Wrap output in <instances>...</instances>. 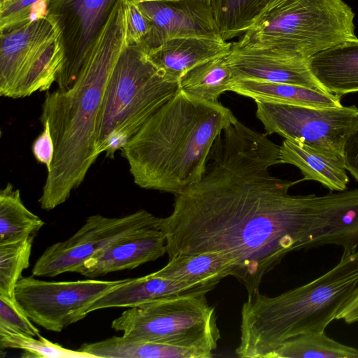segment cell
Returning a JSON list of instances; mask_svg holds the SVG:
<instances>
[{"instance_id":"9a60e30c","label":"cell","mask_w":358,"mask_h":358,"mask_svg":"<svg viewBox=\"0 0 358 358\" xmlns=\"http://www.w3.org/2000/svg\"><path fill=\"white\" fill-rule=\"evenodd\" d=\"M166 253V243L159 228H152L112 243L95 252L76 273L90 278L133 269Z\"/></svg>"},{"instance_id":"7402d4cb","label":"cell","mask_w":358,"mask_h":358,"mask_svg":"<svg viewBox=\"0 0 358 358\" xmlns=\"http://www.w3.org/2000/svg\"><path fill=\"white\" fill-rule=\"evenodd\" d=\"M235 268L229 256L211 252L169 259L165 266L151 275L189 284L219 283L225 277L234 276Z\"/></svg>"},{"instance_id":"44dd1931","label":"cell","mask_w":358,"mask_h":358,"mask_svg":"<svg viewBox=\"0 0 358 358\" xmlns=\"http://www.w3.org/2000/svg\"><path fill=\"white\" fill-rule=\"evenodd\" d=\"M231 91L255 101L316 108L343 106L340 98L333 94L291 84L242 80L235 82Z\"/></svg>"},{"instance_id":"d6a6232c","label":"cell","mask_w":358,"mask_h":358,"mask_svg":"<svg viewBox=\"0 0 358 358\" xmlns=\"http://www.w3.org/2000/svg\"><path fill=\"white\" fill-rule=\"evenodd\" d=\"M343 159L346 170L358 180V129L345 142Z\"/></svg>"},{"instance_id":"d6986e66","label":"cell","mask_w":358,"mask_h":358,"mask_svg":"<svg viewBox=\"0 0 358 358\" xmlns=\"http://www.w3.org/2000/svg\"><path fill=\"white\" fill-rule=\"evenodd\" d=\"M281 164L299 168L303 180H313L332 191H344L349 181L343 157L329 155L306 143L285 139L280 146Z\"/></svg>"},{"instance_id":"cb8c5ba5","label":"cell","mask_w":358,"mask_h":358,"mask_svg":"<svg viewBox=\"0 0 358 358\" xmlns=\"http://www.w3.org/2000/svg\"><path fill=\"white\" fill-rule=\"evenodd\" d=\"M268 358H358V350L334 341L324 331H310L286 340Z\"/></svg>"},{"instance_id":"8992f818","label":"cell","mask_w":358,"mask_h":358,"mask_svg":"<svg viewBox=\"0 0 358 358\" xmlns=\"http://www.w3.org/2000/svg\"><path fill=\"white\" fill-rule=\"evenodd\" d=\"M139 45L128 44L108 78L98 120L96 152L106 141L124 148L145 122L178 92Z\"/></svg>"},{"instance_id":"6da1fadb","label":"cell","mask_w":358,"mask_h":358,"mask_svg":"<svg viewBox=\"0 0 358 358\" xmlns=\"http://www.w3.org/2000/svg\"><path fill=\"white\" fill-rule=\"evenodd\" d=\"M202 178L175 195L160 219L169 259L220 252L235 264L248 295L289 252L328 245L357 189L324 196L291 195L303 181L268 169L281 164L280 146L238 120L215 140Z\"/></svg>"},{"instance_id":"1f68e13d","label":"cell","mask_w":358,"mask_h":358,"mask_svg":"<svg viewBox=\"0 0 358 358\" xmlns=\"http://www.w3.org/2000/svg\"><path fill=\"white\" fill-rule=\"evenodd\" d=\"M43 130L32 144V152L35 159L46 166L48 171L51 169L54 158L55 146L48 120L41 122Z\"/></svg>"},{"instance_id":"5bb4252c","label":"cell","mask_w":358,"mask_h":358,"mask_svg":"<svg viewBox=\"0 0 358 358\" xmlns=\"http://www.w3.org/2000/svg\"><path fill=\"white\" fill-rule=\"evenodd\" d=\"M226 57L236 82L251 80L285 83L327 92L311 74L308 59L270 49L238 46L234 43Z\"/></svg>"},{"instance_id":"7c38bea8","label":"cell","mask_w":358,"mask_h":358,"mask_svg":"<svg viewBox=\"0 0 358 358\" xmlns=\"http://www.w3.org/2000/svg\"><path fill=\"white\" fill-rule=\"evenodd\" d=\"M117 0H49L48 15L59 27L65 52L59 89L74 82L94 39Z\"/></svg>"},{"instance_id":"484cf974","label":"cell","mask_w":358,"mask_h":358,"mask_svg":"<svg viewBox=\"0 0 358 358\" xmlns=\"http://www.w3.org/2000/svg\"><path fill=\"white\" fill-rule=\"evenodd\" d=\"M272 0H212L220 38L226 41L244 33Z\"/></svg>"},{"instance_id":"4dcf8cb0","label":"cell","mask_w":358,"mask_h":358,"mask_svg":"<svg viewBox=\"0 0 358 358\" xmlns=\"http://www.w3.org/2000/svg\"><path fill=\"white\" fill-rule=\"evenodd\" d=\"M125 3L127 43L139 44L150 32V22L136 3Z\"/></svg>"},{"instance_id":"d4e9b609","label":"cell","mask_w":358,"mask_h":358,"mask_svg":"<svg viewBox=\"0 0 358 358\" xmlns=\"http://www.w3.org/2000/svg\"><path fill=\"white\" fill-rule=\"evenodd\" d=\"M44 222L23 203L18 189L8 182L0 192V242L34 235Z\"/></svg>"},{"instance_id":"5b68a950","label":"cell","mask_w":358,"mask_h":358,"mask_svg":"<svg viewBox=\"0 0 358 358\" xmlns=\"http://www.w3.org/2000/svg\"><path fill=\"white\" fill-rule=\"evenodd\" d=\"M354 19L343 0H272L234 43L308 59L355 37Z\"/></svg>"},{"instance_id":"9c48e42d","label":"cell","mask_w":358,"mask_h":358,"mask_svg":"<svg viewBox=\"0 0 358 358\" xmlns=\"http://www.w3.org/2000/svg\"><path fill=\"white\" fill-rule=\"evenodd\" d=\"M256 116L266 134L306 143L329 155L343 157L348 138L358 129V108H316L255 101Z\"/></svg>"},{"instance_id":"30bf717a","label":"cell","mask_w":358,"mask_h":358,"mask_svg":"<svg viewBox=\"0 0 358 358\" xmlns=\"http://www.w3.org/2000/svg\"><path fill=\"white\" fill-rule=\"evenodd\" d=\"M160 219L143 209L121 217L91 215L70 238L49 246L35 262L31 274L55 277L76 273L85 261L109 245L145 230L159 228Z\"/></svg>"},{"instance_id":"277c9868","label":"cell","mask_w":358,"mask_h":358,"mask_svg":"<svg viewBox=\"0 0 358 358\" xmlns=\"http://www.w3.org/2000/svg\"><path fill=\"white\" fill-rule=\"evenodd\" d=\"M358 285V252H343L339 262L311 282L275 296L248 295L241 309V358H268L286 340L322 331Z\"/></svg>"},{"instance_id":"7a4b0ae2","label":"cell","mask_w":358,"mask_h":358,"mask_svg":"<svg viewBox=\"0 0 358 358\" xmlns=\"http://www.w3.org/2000/svg\"><path fill=\"white\" fill-rule=\"evenodd\" d=\"M127 45L126 3L117 0L73 84L45 93L40 120L50 123L55 152L38 199L43 210L64 203L97 159V125L106 85Z\"/></svg>"},{"instance_id":"836d02e7","label":"cell","mask_w":358,"mask_h":358,"mask_svg":"<svg viewBox=\"0 0 358 358\" xmlns=\"http://www.w3.org/2000/svg\"><path fill=\"white\" fill-rule=\"evenodd\" d=\"M335 320H342L348 324L358 322V285L340 308Z\"/></svg>"},{"instance_id":"52a82bcc","label":"cell","mask_w":358,"mask_h":358,"mask_svg":"<svg viewBox=\"0 0 358 358\" xmlns=\"http://www.w3.org/2000/svg\"><path fill=\"white\" fill-rule=\"evenodd\" d=\"M111 327L134 340L211 352L221 337L215 308L206 294L162 299L129 308Z\"/></svg>"},{"instance_id":"f1b7e54d","label":"cell","mask_w":358,"mask_h":358,"mask_svg":"<svg viewBox=\"0 0 358 358\" xmlns=\"http://www.w3.org/2000/svg\"><path fill=\"white\" fill-rule=\"evenodd\" d=\"M0 325L19 332L38 337L39 329L35 327L15 296L0 293Z\"/></svg>"},{"instance_id":"d590c367","label":"cell","mask_w":358,"mask_h":358,"mask_svg":"<svg viewBox=\"0 0 358 358\" xmlns=\"http://www.w3.org/2000/svg\"><path fill=\"white\" fill-rule=\"evenodd\" d=\"M10 1H11V0H0V5H2L6 2Z\"/></svg>"},{"instance_id":"83f0119b","label":"cell","mask_w":358,"mask_h":358,"mask_svg":"<svg viewBox=\"0 0 358 358\" xmlns=\"http://www.w3.org/2000/svg\"><path fill=\"white\" fill-rule=\"evenodd\" d=\"M34 236L0 242V293L15 296L23 271L29 266Z\"/></svg>"},{"instance_id":"8fae6325","label":"cell","mask_w":358,"mask_h":358,"mask_svg":"<svg viewBox=\"0 0 358 358\" xmlns=\"http://www.w3.org/2000/svg\"><path fill=\"white\" fill-rule=\"evenodd\" d=\"M124 280L54 282L31 275L20 278L15 296L32 322L46 330L61 332L85 318L89 304Z\"/></svg>"},{"instance_id":"e0dca14e","label":"cell","mask_w":358,"mask_h":358,"mask_svg":"<svg viewBox=\"0 0 358 358\" xmlns=\"http://www.w3.org/2000/svg\"><path fill=\"white\" fill-rule=\"evenodd\" d=\"M232 43L222 38L178 37L147 52L149 59L170 82L178 83L189 70L207 60L227 55Z\"/></svg>"},{"instance_id":"ac0fdd59","label":"cell","mask_w":358,"mask_h":358,"mask_svg":"<svg viewBox=\"0 0 358 358\" xmlns=\"http://www.w3.org/2000/svg\"><path fill=\"white\" fill-rule=\"evenodd\" d=\"M314 78L339 98L358 92V38L343 41L321 50L307 60Z\"/></svg>"},{"instance_id":"603a6c76","label":"cell","mask_w":358,"mask_h":358,"mask_svg":"<svg viewBox=\"0 0 358 358\" xmlns=\"http://www.w3.org/2000/svg\"><path fill=\"white\" fill-rule=\"evenodd\" d=\"M226 57L207 60L189 70L179 80V89L194 99L217 102L236 82Z\"/></svg>"},{"instance_id":"2e32d148","label":"cell","mask_w":358,"mask_h":358,"mask_svg":"<svg viewBox=\"0 0 358 358\" xmlns=\"http://www.w3.org/2000/svg\"><path fill=\"white\" fill-rule=\"evenodd\" d=\"M218 283L189 284L151 273L124 280L89 304L85 313L109 308H132L152 301L188 294H206Z\"/></svg>"},{"instance_id":"e575fe53","label":"cell","mask_w":358,"mask_h":358,"mask_svg":"<svg viewBox=\"0 0 358 358\" xmlns=\"http://www.w3.org/2000/svg\"><path fill=\"white\" fill-rule=\"evenodd\" d=\"M126 2L137 3L142 1H151V0H124ZM155 1H164V0H155Z\"/></svg>"},{"instance_id":"f546056e","label":"cell","mask_w":358,"mask_h":358,"mask_svg":"<svg viewBox=\"0 0 358 358\" xmlns=\"http://www.w3.org/2000/svg\"><path fill=\"white\" fill-rule=\"evenodd\" d=\"M40 0H11L0 5V32L29 22L31 7Z\"/></svg>"},{"instance_id":"4fadbf2b","label":"cell","mask_w":358,"mask_h":358,"mask_svg":"<svg viewBox=\"0 0 358 358\" xmlns=\"http://www.w3.org/2000/svg\"><path fill=\"white\" fill-rule=\"evenodd\" d=\"M136 3L151 24L148 34L138 44L146 52L173 38H221L212 0H151Z\"/></svg>"},{"instance_id":"ffe728a7","label":"cell","mask_w":358,"mask_h":358,"mask_svg":"<svg viewBox=\"0 0 358 358\" xmlns=\"http://www.w3.org/2000/svg\"><path fill=\"white\" fill-rule=\"evenodd\" d=\"M78 350L106 358H210L213 352L195 348L112 336L105 340L85 343Z\"/></svg>"},{"instance_id":"3957f363","label":"cell","mask_w":358,"mask_h":358,"mask_svg":"<svg viewBox=\"0 0 358 358\" xmlns=\"http://www.w3.org/2000/svg\"><path fill=\"white\" fill-rule=\"evenodd\" d=\"M238 120L217 102L201 101L178 89L121 150L136 185L174 195L199 181L210 150Z\"/></svg>"},{"instance_id":"ba28073f","label":"cell","mask_w":358,"mask_h":358,"mask_svg":"<svg viewBox=\"0 0 358 358\" xmlns=\"http://www.w3.org/2000/svg\"><path fill=\"white\" fill-rule=\"evenodd\" d=\"M0 34L1 96L18 99L48 90L65 60L57 23L45 17Z\"/></svg>"},{"instance_id":"4316f807","label":"cell","mask_w":358,"mask_h":358,"mask_svg":"<svg viewBox=\"0 0 358 358\" xmlns=\"http://www.w3.org/2000/svg\"><path fill=\"white\" fill-rule=\"evenodd\" d=\"M0 348L20 349L24 358H95L78 350L65 348L40 335L37 338L0 325Z\"/></svg>"}]
</instances>
